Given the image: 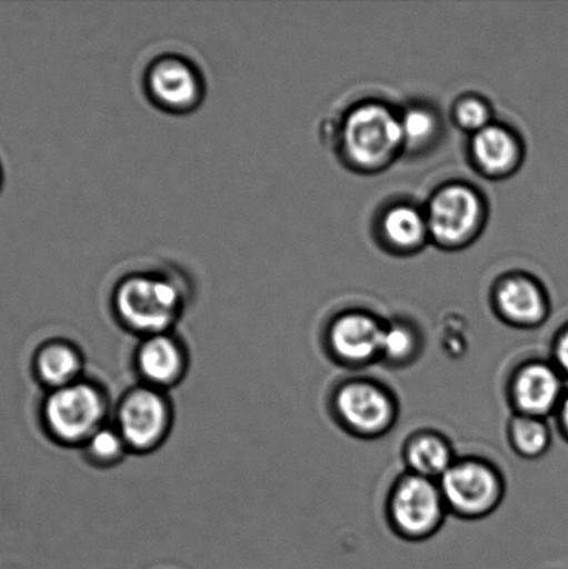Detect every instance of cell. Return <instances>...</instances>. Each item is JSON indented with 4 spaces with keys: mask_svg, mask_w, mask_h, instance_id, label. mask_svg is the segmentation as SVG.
<instances>
[{
    "mask_svg": "<svg viewBox=\"0 0 568 569\" xmlns=\"http://www.w3.org/2000/svg\"><path fill=\"white\" fill-rule=\"evenodd\" d=\"M192 292L187 274L172 267L127 272L111 289V315L139 339L171 332Z\"/></svg>",
    "mask_w": 568,
    "mask_h": 569,
    "instance_id": "1",
    "label": "cell"
},
{
    "mask_svg": "<svg viewBox=\"0 0 568 569\" xmlns=\"http://www.w3.org/2000/svg\"><path fill=\"white\" fill-rule=\"evenodd\" d=\"M113 407L108 389L86 377L44 396L41 422L53 443L80 450L99 428L111 421Z\"/></svg>",
    "mask_w": 568,
    "mask_h": 569,
    "instance_id": "2",
    "label": "cell"
},
{
    "mask_svg": "<svg viewBox=\"0 0 568 569\" xmlns=\"http://www.w3.org/2000/svg\"><path fill=\"white\" fill-rule=\"evenodd\" d=\"M342 148L345 158L360 171L386 169L403 149L399 114L386 104H359L343 121Z\"/></svg>",
    "mask_w": 568,
    "mask_h": 569,
    "instance_id": "3",
    "label": "cell"
},
{
    "mask_svg": "<svg viewBox=\"0 0 568 569\" xmlns=\"http://www.w3.org/2000/svg\"><path fill=\"white\" fill-rule=\"evenodd\" d=\"M175 420L169 393L139 382L120 396L111 415L131 455L138 456L158 451L170 438Z\"/></svg>",
    "mask_w": 568,
    "mask_h": 569,
    "instance_id": "4",
    "label": "cell"
},
{
    "mask_svg": "<svg viewBox=\"0 0 568 569\" xmlns=\"http://www.w3.org/2000/svg\"><path fill=\"white\" fill-rule=\"evenodd\" d=\"M142 91L161 113L189 116L203 104L208 86L202 69L191 58L167 52L145 67Z\"/></svg>",
    "mask_w": 568,
    "mask_h": 569,
    "instance_id": "5",
    "label": "cell"
},
{
    "mask_svg": "<svg viewBox=\"0 0 568 569\" xmlns=\"http://www.w3.org/2000/svg\"><path fill=\"white\" fill-rule=\"evenodd\" d=\"M447 511L439 482L416 473L400 477L389 495V521L409 540L432 537L442 527Z\"/></svg>",
    "mask_w": 568,
    "mask_h": 569,
    "instance_id": "6",
    "label": "cell"
},
{
    "mask_svg": "<svg viewBox=\"0 0 568 569\" xmlns=\"http://www.w3.org/2000/svg\"><path fill=\"white\" fill-rule=\"evenodd\" d=\"M438 482L448 511L469 520L491 515L504 499V478L487 461H455Z\"/></svg>",
    "mask_w": 568,
    "mask_h": 569,
    "instance_id": "7",
    "label": "cell"
},
{
    "mask_svg": "<svg viewBox=\"0 0 568 569\" xmlns=\"http://www.w3.org/2000/svg\"><path fill=\"white\" fill-rule=\"evenodd\" d=\"M430 237L439 247L470 243L486 220V204L475 188L450 183L434 194L426 213Z\"/></svg>",
    "mask_w": 568,
    "mask_h": 569,
    "instance_id": "8",
    "label": "cell"
},
{
    "mask_svg": "<svg viewBox=\"0 0 568 569\" xmlns=\"http://www.w3.org/2000/svg\"><path fill=\"white\" fill-rule=\"evenodd\" d=\"M333 411L349 432L363 438L387 433L398 415L388 390L366 379L342 383L333 396Z\"/></svg>",
    "mask_w": 568,
    "mask_h": 569,
    "instance_id": "9",
    "label": "cell"
},
{
    "mask_svg": "<svg viewBox=\"0 0 568 569\" xmlns=\"http://www.w3.org/2000/svg\"><path fill=\"white\" fill-rule=\"evenodd\" d=\"M132 365L139 383L169 393L186 379L191 357L180 335L171 331L139 339Z\"/></svg>",
    "mask_w": 568,
    "mask_h": 569,
    "instance_id": "10",
    "label": "cell"
},
{
    "mask_svg": "<svg viewBox=\"0 0 568 569\" xmlns=\"http://www.w3.org/2000/svg\"><path fill=\"white\" fill-rule=\"evenodd\" d=\"M566 390V379L555 365L530 361L511 378L510 400L517 415L545 418L558 411Z\"/></svg>",
    "mask_w": 568,
    "mask_h": 569,
    "instance_id": "11",
    "label": "cell"
},
{
    "mask_svg": "<svg viewBox=\"0 0 568 569\" xmlns=\"http://www.w3.org/2000/svg\"><path fill=\"white\" fill-rule=\"evenodd\" d=\"M386 323L363 311H349L336 318L328 329V346L336 359L347 366H365L381 359Z\"/></svg>",
    "mask_w": 568,
    "mask_h": 569,
    "instance_id": "12",
    "label": "cell"
},
{
    "mask_svg": "<svg viewBox=\"0 0 568 569\" xmlns=\"http://www.w3.org/2000/svg\"><path fill=\"white\" fill-rule=\"evenodd\" d=\"M500 318L510 326L534 328L541 326L549 315V299L545 289L525 274L502 278L494 293Z\"/></svg>",
    "mask_w": 568,
    "mask_h": 569,
    "instance_id": "13",
    "label": "cell"
},
{
    "mask_svg": "<svg viewBox=\"0 0 568 569\" xmlns=\"http://www.w3.org/2000/svg\"><path fill=\"white\" fill-rule=\"evenodd\" d=\"M33 371L48 392L69 387L86 378V355L70 339H49L33 357Z\"/></svg>",
    "mask_w": 568,
    "mask_h": 569,
    "instance_id": "14",
    "label": "cell"
},
{
    "mask_svg": "<svg viewBox=\"0 0 568 569\" xmlns=\"http://www.w3.org/2000/svg\"><path fill=\"white\" fill-rule=\"evenodd\" d=\"M471 154L482 174L502 178L520 166L521 144L508 128L489 124L472 136Z\"/></svg>",
    "mask_w": 568,
    "mask_h": 569,
    "instance_id": "15",
    "label": "cell"
},
{
    "mask_svg": "<svg viewBox=\"0 0 568 569\" xmlns=\"http://www.w3.org/2000/svg\"><path fill=\"white\" fill-rule=\"evenodd\" d=\"M380 232L383 241L399 252H413L430 237L426 214L408 203L391 206L382 214Z\"/></svg>",
    "mask_w": 568,
    "mask_h": 569,
    "instance_id": "16",
    "label": "cell"
},
{
    "mask_svg": "<svg viewBox=\"0 0 568 569\" xmlns=\"http://www.w3.org/2000/svg\"><path fill=\"white\" fill-rule=\"evenodd\" d=\"M405 460L411 473L432 481L441 479L455 462L448 440L441 433L428 431L410 438L406 443Z\"/></svg>",
    "mask_w": 568,
    "mask_h": 569,
    "instance_id": "17",
    "label": "cell"
},
{
    "mask_svg": "<svg viewBox=\"0 0 568 569\" xmlns=\"http://www.w3.org/2000/svg\"><path fill=\"white\" fill-rule=\"evenodd\" d=\"M80 450L83 460L97 470L119 467L131 455L126 440L111 421L99 428Z\"/></svg>",
    "mask_w": 568,
    "mask_h": 569,
    "instance_id": "18",
    "label": "cell"
},
{
    "mask_svg": "<svg viewBox=\"0 0 568 569\" xmlns=\"http://www.w3.org/2000/svg\"><path fill=\"white\" fill-rule=\"evenodd\" d=\"M510 446L525 459L542 457L552 445V431L545 418L516 415L509 423Z\"/></svg>",
    "mask_w": 568,
    "mask_h": 569,
    "instance_id": "19",
    "label": "cell"
},
{
    "mask_svg": "<svg viewBox=\"0 0 568 569\" xmlns=\"http://www.w3.org/2000/svg\"><path fill=\"white\" fill-rule=\"evenodd\" d=\"M420 335L411 323L389 322L383 332L381 359L393 366L409 365L419 355Z\"/></svg>",
    "mask_w": 568,
    "mask_h": 569,
    "instance_id": "20",
    "label": "cell"
},
{
    "mask_svg": "<svg viewBox=\"0 0 568 569\" xmlns=\"http://www.w3.org/2000/svg\"><path fill=\"white\" fill-rule=\"evenodd\" d=\"M399 117L403 149L421 150L431 144L439 133L437 114L425 106H411Z\"/></svg>",
    "mask_w": 568,
    "mask_h": 569,
    "instance_id": "21",
    "label": "cell"
},
{
    "mask_svg": "<svg viewBox=\"0 0 568 569\" xmlns=\"http://www.w3.org/2000/svg\"><path fill=\"white\" fill-rule=\"evenodd\" d=\"M455 121L465 131L477 133L492 124L491 108L486 100L477 97H466L455 106Z\"/></svg>",
    "mask_w": 568,
    "mask_h": 569,
    "instance_id": "22",
    "label": "cell"
},
{
    "mask_svg": "<svg viewBox=\"0 0 568 569\" xmlns=\"http://www.w3.org/2000/svg\"><path fill=\"white\" fill-rule=\"evenodd\" d=\"M554 365L568 379V323L555 339Z\"/></svg>",
    "mask_w": 568,
    "mask_h": 569,
    "instance_id": "23",
    "label": "cell"
},
{
    "mask_svg": "<svg viewBox=\"0 0 568 569\" xmlns=\"http://www.w3.org/2000/svg\"><path fill=\"white\" fill-rule=\"evenodd\" d=\"M556 415H558L560 431L561 433H564V437L568 440V389L566 390L564 400H561V403L559 406L558 411H556Z\"/></svg>",
    "mask_w": 568,
    "mask_h": 569,
    "instance_id": "24",
    "label": "cell"
}]
</instances>
